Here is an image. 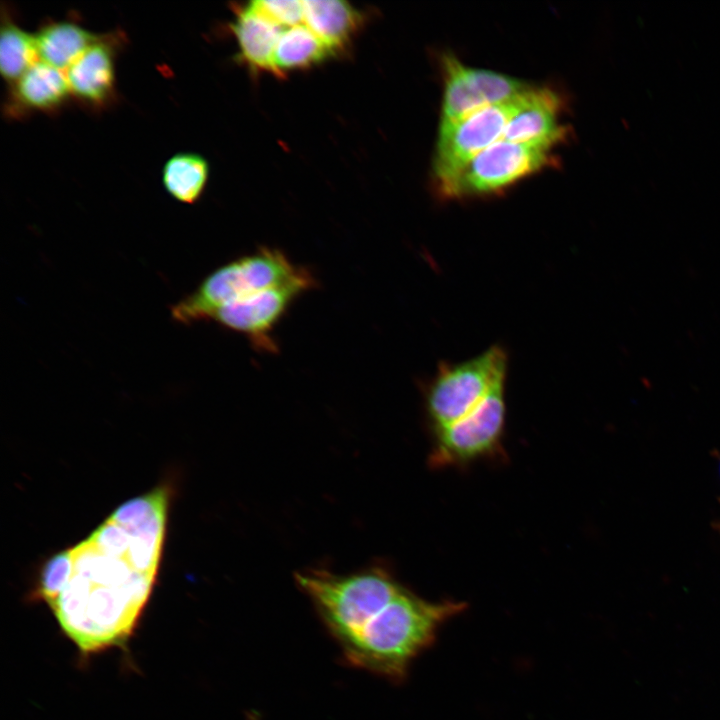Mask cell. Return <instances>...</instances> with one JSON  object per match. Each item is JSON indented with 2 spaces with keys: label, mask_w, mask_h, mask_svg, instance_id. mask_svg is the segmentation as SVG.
<instances>
[{
  "label": "cell",
  "mask_w": 720,
  "mask_h": 720,
  "mask_svg": "<svg viewBox=\"0 0 720 720\" xmlns=\"http://www.w3.org/2000/svg\"><path fill=\"white\" fill-rule=\"evenodd\" d=\"M167 513L160 498L135 497L43 566L37 593L83 653L119 646L134 631L157 577Z\"/></svg>",
  "instance_id": "cell-1"
},
{
  "label": "cell",
  "mask_w": 720,
  "mask_h": 720,
  "mask_svg": "<svg viewBox=\"0 0 720 720\" xmlns=\"http://www.w3.org/2000/svg\"><path fill=\"white\" fill-rule=\"evenodd\" d=\"M466 608L461 601L426 600L386 579L352 603L333 640L345 664L399 684L414 659L433 644L439 628Z\"/></svg>",
  "instance_id": "cell-2"
},
{
  "label": "cell",
  "mask_w": 720,
  "mask_h": 720,
  "mask_svg": "<svg viewBox=\"0 0 720 720\" xmlns=\"http://www.w3.org/2000/svg\"><path fill=\"white\" fill-rule=\"evenodd\" d=\"M301 269L281 250L259 248L210 273L195 290L171 306V318L182 325L208 322L218 308L285 283Z\"/></svg>",
  "instance_id": "cell-3"
},
{
  "label": "cell",
  "mask_w": 720,
  "mask_h": 720,
  "mask_svg": "<svg viewBox=\"0 0 720 720\" xmlns=\"http://www.w3.org/2000/svg\"><path fill=\"white\" fill-rule=\"evenodd\" d=\"M507 354L500 346L458 363H441L425 389L424 406L432 431L466 416L506 381Z\"/></svg>",
  "instance_id": "cell-4"
},
{
  "label": "cell",
  "mask_w": 720,
  "mask_h": 720,
  "mask_svg": "<svg viewBox=\"0 0 720 720\" xmlns=\"http://www.w3.org/2000/svg\"><path fill=\"white\" fill-rule=\"evenodd\" d=\"M554 147L503 138L475 156L438 194L464 199L501 193L517 182L557 164Z\"/></svg>",
  "instance_id": "cell-5"
},
{
  "label": "cell",
  "mask_w": 720,
  "mask_h": 720,
  "mask_svg": "<svg viewBox=\"0 0 720 720\" xmlns=\"http://www.w3.org/2000/svg\"><path fill=\"white\" fill-rule=\"evenodd\" d=\"M505 382L466 416L433 431L429 465L434 469L465 467L477 460L503 456Z\"/></svg>",
  "instance_id": "cell-6"
},
{
  "label": "cell",
  "mask_w": 720,
  "mask_h": 720,
  "mask_svg": "<svg viewBox=\"0 0 720 720\" xmlns=\"http://www.w3.org/2000/svg\"><path fill=\"white\" fill-rule=\"evenodd\" d=\"M316 279L306 268L291 280L218 308L209 322L245 336L255 350L273 353L278 349L274 330L301 295L314 288Z\"/></svg>",
  "instance_id": "cell-7"
},
{
  "label": "cell",
  "mask_w": 720,
  "mask_h": 720,
  "mask_svg": "<svg viewBox=\"0 0 720 720\" xmlns=\"http://www.w3.org/2000/svg\"><path fill=\"white\" fill-rule=\"evenodd\" d=\"M519 96L457 121L439 123L432 160L437 192L448 185L475 156L503 137L508 121L516 111Z\"/></svg>",
  "instance_id": "cell-8"
},
{
  "label": "cell",
  "mask_w": 720,
  "mask_h": 720,
  "mask_svg": "<svg viewBox=\"0 0 720 720\" xmlns=\"http://www.w3.org/2000/svg\"><path fill=\"white\" fill-rule=\"evenodd\" d=\"M441 66L444 88L440 123L509 102L531 86L504 73L468 66L449 53L442 55Z\"/></svg>",
  "instance_id": "cell-9"
},
{
  "label": "cell",
  "mask_w": 720,
  "mask_h": 720,
  "mask_svg": "<svg viewBox=\"0 0 720 720\" xmlns=\"http://www.w3.org/2000/svg\"><path fill=\"white\" fill-rule=\"evenodd\" d=\"M126 40L120 30L104 33L65 70L72 100L94 112L117 101L116 60Z\"/></svg>",
  "instance_id": "cell-10"
},
{
  "label": "cell",
  "mask_w": 720,
  "mask_h": 720,
  "mask_svg": "<svg viewBox=\"0 0 720 720\" xmlns=\"http://www.w3.org/2000/svg\"><path fill=\"white\" fill-rule=\"evenodd\" d=\"M564 102L553 89L530 86L518 98L516 111L505 128L503 139L515 143L556 147L568 136L560 122Z\"/></svg>",
  "instance_id": "cell-11"
},
{
  "label": "cell",
  "mask_w": 720,
  "mask_h": 720,
  "mask_svg": "<svg viewBox=\"0 0 720 720\" xmlns=\"http://www.w3.org/2000/svg\"><path fill=\"white\" fill-rule=\"evenodd\" d=\"M72 100L66 74L41 60L7 88L3 112L9 119L56 114Z\"/></svg>",
  "instance_id": "cell-12"
},
{
  "label": "cell",
  "mask_w": 720,
  "mask_h": 720,
  "mask_svg": "<svg viewBox=\"0 0 720 720\" xmlns=\"http://www.w3.org/2000/svg\"><path fill=\"white\" fill-rule=\"evenodd\" d=\"M230 29L237 41L240 62L256 72H272L274 49L283 29L256 11L250 4L234 7Z\"/></svg>",
  "instance_id": "cell-13"
},
{
  "label": "cell",
  "mask_w": 720,
  "mask_h": 720,
  "mask_svg": "<svg viewBox=\"0 0 720 720\" xmlns=\"http://www.w3.org/2000/svg\"><path fill=\"white\" fill-rule=\"evenodd\" d=\"M34 36L39 60L67 70L102 34L93 33L72 19H47Z\"/></svg>",
  "instance_id": "cell-14"
},
{
  "label": "cell",
  "mask_w": 720,
  "mask_h": 720,
  "mask_svg": "<svg viewBox=\"0 0 720 720\" xmlns=\"http://www.w3.org/2000/svg\"><path fill=\"white\" fill-rule=\"evenodd\" d=\"M305 25L336 55L351 42L362 24V15L341 0L303 1Z\"/></svg>",
  "instance_id": "cell-15"
},
{
  "label": "cell",
  "mask_w": 720,
  "mask_h": 720,
  "mask_svg": "<svg viewBox=\"0 0 720 720\" xmlns=\"http://www.w3.org/2000/svg\"><path fill=\"white\" fill-rule=\"evenodd\" d=\"M335 53L306 25L283 29L272 57V73L283 75L317 65Z\"/></svg>",
  "instance_id": "cell-16"
},
{
  "label": "cell",
  "mask_w": 720,
  "mask_h": 720,
  "mask_svg": "<svg viewBox=\"0 0 720 720\" xmlns=\"http://www.w3.org/2000/svg\"><path fill=\"white\" fill-rule=\"evenodd\" d=\"M209 163L200 154L180 152L171 156L162 168L166 192L178 202L195 204L202 196L209 179Z\"/></svg>",
  "instance_id": "cell-17"
},
{
  "label": "cell",
  "mask_w": 720,
  "mask_h": 720,
  "mask_svg": "<svg viewBox=\"0 0 720 720\" xmlns=\"http://www.w3.org/2000/svg\"><path fill=\"white\" fill-rule=\"evenodd\" d=\"M37 61H39V56L34 34L21 28L14 20L10 10L3 5L0 71L7 87L13 85Z\"/></svg>",
  "instance_id": "cell-18"
},
{
  "label": "cell",
  "mask_w": 720,
  "mask_h": 720,
  "mask_svg": "<svg viewBox=\"0 0 720 720\" xmlns=\"http://www.w3.org/2000/svg\"><path fill=\"white\" fill-rule=\"evenodd\" d=\"M256 11L279 27H293L304 21L303 1L255 0L249 3Z\"/></svg>",
  "instance_id": "cell-19"
}]
</instances>
